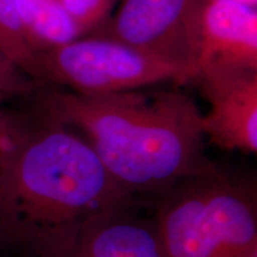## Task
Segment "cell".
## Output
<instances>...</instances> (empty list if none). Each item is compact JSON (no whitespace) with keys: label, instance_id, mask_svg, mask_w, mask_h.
I'll return each instance as SVG.
<instances>
[{"label":"cell","instance_id":"obj_1","mask_svg":"<svg viewBox=\"0 0 257 257\" xmlns=\"http://www.w3.org/2000/svg\"><path fill=\"white\" fill-rule=\"evenodd\" d=\"M136 202L87 141L37 107L0 140V242L23 257H61L89 223Z\"/></svg>","mask_w":257,"mask_h":257},{"label":"cell","instance_id":"obj_2","mask_svg":"<svg viewBox=\"0 0 257 257\" xmlns=\"http://www.w3.org/2000/svg\"><path fill=\"white\" fill-rule=\"evenodd\" d=\"M37 107L78 131L136 200H156L181 180L214 167L205 153L200 108L180 89L104 95L49 91Z\"/></svg>","mask_w":257,"mask_h":257},{"label":"cell","instance_id":"obj_3","mask_svg":"<svg viewBox=\"0 0 257 257\" xmlns=\"http://www.w3.org/2000/svg\"><path fill=\"white\" fill-rule=\"evenodd\" d=\"M153 219L168 257H257L252 180L216 166L157 198Z\"/></svg>","mask_w":257,"mask_h":257},{"label":"cell","instance_id":"obj_4","mask_svg":"<svg viewBox=\"0 0 257 257\" xmlns=\"http://www.w3.org/2000/svg\"><path fill=\"white\" fill-rule=\"evenodd\" d=\"M41 80L81 95H104L149 88L165 82L187 83L170 64L125 46L93 36L78 38L38 54Z\"/></svg>","mask_w":257,"mask_h":257},{"label":"cell","instance_id":"obj_5","mask_svg":"<svg viewBox=\"0 0 257 257\" xmlns=\"http://www.w3.org/2000/svg\"><path fill=\"white\" fill-rule=\"evenodd\" d=\"M205 0H123L94 36L108 38L170 64L191 82L200 51Z\"/></svg>","mask_w":257,"mask_h":257},{"label":"cell","instance_id":"obj_6","mask_svg":"<svg viewBox=\"0 0 257 257\" xmlns=\"http://www.w3.org/2000/svg\"><path fill=\"white\" fill-rule=\"evenodd\" d=\"M191 82L208 104L202 113L205 138L225 150L257 152V70L201 69Z\"/></svg>","mask_w":257,"mask_h":257},{"label":"cell","instance_id":"obj_7","mask_svg":"<svg viewBox=\"0 0 257 257\" xmlns=\"http://www.w3.org/2000/svg\"><path fill=\"white\" fill-rule=\"evenodd\" d=\"M257 70V10L226 0H205L201 12V69Z\"/></svg>","mask_w":257,"mask_h":257},{"label":"cell","instance_id":"obj_8","mask_svg":"<svg viewBox=\"0 0 257 257\" xmlns=\"http://www.w3.org/2000/svg\"><path fill=\"white\" fill-rule=\"evenodd\" d=\"M136 202L89 223L61 257H168L154 219L138 213Z\"/></svg>","mask_w":257,"mask_h":257},{"label":"cell","instance_id":"obj_9","mask_svg":"<svg viewBox=\"0 0 257 257\" xmlns=\"http://www.w3.org/2000/svg\"><path fill=\"white\" fill-rule=\"evenodd\" d=\"M16 11L37 54L82 37L59 0H14Z\"/></svg>","mask_w":257,"mask_h":257},{"label":"cell","instance_id":"obj_10","mask_svg":"<svg viewBox=\"0 0 257 257\" xmlns=\"http://www.w3.org/2000/svg\"><path fill=\"white\" fill-rule=\"evenodd\" d=\"M0 53L32 80L42 82L38 54L19 21L14 0H0Z\"/></svg>","mask_w":257,"mask_h":257},{"label":"cell","instance_id":"obj_11","mask_svg":"<svg viewBox=\"0 0 257 257\" xmlns=\"http://www.w3.org/2000/svg\"><path fill=\"white\" fill-rule=\"evenodd\" d=\"M115 0H59L83 35L96 30L110 16Z\"/></svg>","mask_w":257,"mask_h":257},{"label":"cell","instance_id":"obj_12","mask_svg":"<svg viewBox=\"0 0 257 257\" xmlns=\"http://www.w3.org/2000/svg\"><path fill=\"white\" fill-rule=\"evenodd\" d=\"M38 83L0 53V101L32 94Z\"/></svg>","mask_w":257,"mask_h":257},{"label":"cell","instance_id":"obj_13","mask_svg":"<svg viewBox=\"0 0 257 257\" xmlns=\"http://www.w3.org/2000/svg\"><path fill=\"white\" fill-rule=\"evenodd\" d=\"M11 119L12 115L5 113V112L0 108V140H2V137L4 136L6 131H8L10 123H11Z\"/></svg>","mask_w":257,"mask_h":257},{"label":"cell","instance_id":"obj_14","mask_svg":"<svg viewBox=\"0 0 257 257\" xmlns=\"http://www.w3.org/2000/svg\"><path fill=\"white\" fill-rule=\"evenodd\" d=\"M226 2L239 3V4L251 6V8H256V6H257V0H226Z\"/></svg>","mask_w":257,"mask_h":257},{"label":"cell","instance_id":"obj_15","mask_svg":"<svg viewBox=\"0 0 257 257\" xmlns=\"http://www.w3.org/2000/svg\"><path fill=\"white\" fill-rule=\"evenodd\" d=\"M3 250H5V248L2 244V242H0V257H3Z\"/></svg>","mask_w":257,"mask_h":257}]
</instances>
